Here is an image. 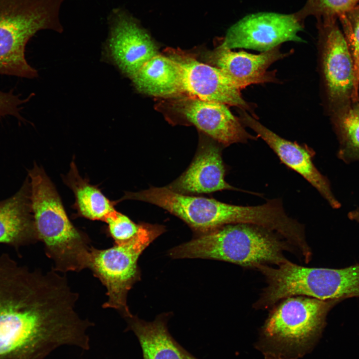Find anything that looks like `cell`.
<instances>
[{
  "label": "cell",
  "instance_id": "52a82bcc",
  "mask_svg": "<svg viewBox=\"0 0 359 359\" xmlns=\"http://www.w3.org/2000/svg\"><path fill=\"white\" fill-rule=\"evenodd\" d=\"M64 0H0V74L33 78L25 48L41 30L63 31L60 10Z\"/></svg>",
  "mask_w": 359,
  "mask_h": 359
},
{
  "label": "cell",
  "instance_id": "7c38bea8",
  "mask_svg": "<svg viewBox=\"0 0 359 359\" xmlns=\"http://www.w3.org/2000/svg\"><path fill=\"white\" fill-rule=\"evenodd\" d=\"M303 21L296 12L250 14L229 27L220 45L230 49L244 48L262 52L286 41L303 42L298 35L304 28Z\"/></svg>",
  "mask_w": 359,
  "mask_h": 359
},
{
  "label": "cell",
  "instance_id": "603a6c76",
  "mask_svg": "<svg viewBox=\"0 0 359 359\" xmlns=\"http://www.w3.org/2000/svg\"><path fill=\"white\" fill-rule=\"evenodd\" d=\"M358 4L359 0H307L296 13L303 20L309 16H314L317 19H337Z\"/></svg>",
  "mask_w": 359,
  "mask_h": 359
},
{
  "label": "cell",
  "instance_id": "2e32d148",
  "mask_svg": "<svg viewBox=\"0 0 359 359\" xmlns=\"http://www.w3.org/2000/svg\"><path fill=\"white\" fill-rule=\"evenodd\" d=\"M288 54L281 52L279 46L253 54L244 51H233L220 45L209 53L208 57L209 61L221 70L240 90L251 84L274 82L275 72L267 69L274 62Z\"/></svg>",
  "mask_w": 359,
  "mask_h": 359
},
{
  "label": "cell",
  "instance_id": "9a60e30c",
  "mask_svg": "<svg viewBox=\"0 0 359 359\" xmlns=\"http://www.w3.org/2000/svg\"><path fill=\"white\" fill-rule=\"evenodd\" d=\"M221 146L205 135H200L198 148L191 164L167 186L175 191L188 195L209 193L223 190H240L225 180V168L222 158Z\"/></svg>",
  "mask_w": 359,
  "mask_h": 359
},
{
  "label": "cell",
  "instance_id": "e0dca14e",
  "mask_svg": "<svg viewBox=\"0 0 359 359\" xmlns=\"http://www.w3.org/2000/svg\"><path fill=\"white\" fill-rule=\"evenodd\" d=\"M26 181L10 198L0 201V243L18 250L38 241Z\"/></svg>",
  "mask_w": 359,
  "mask_h": 359
},
{
  "label": "cell",
  "instance_id": "6da1fadb",
  "mask_svg": "<svg viewBox=\"0 0 359 359\" xmlns=\"http://www.w3.org/2000/svg\"><path fill=\"white\" fill-rule=\"evenodd\" d=\"M77 300L42 272L0 263V359H44L62 346L90 348V321Z\"/></svg>",
  "mask_w": 359,
  "mask_h": 359
},
{
  "label": "cell",
  "instance_id": "44dd1931",
  "mask_svg": "<svg viewBox=\"0 0 359 359\" xmlns=\"http://www.w3.org/2000/svg\"><path fill=\"white\" fill-rule=\"evenodd\" d=\"M331 113L339 142L338 158L348 164L359 161V102H352Z\"/></svg>",
  "mask_w": 359,
  "mask_h": 359
},
{
  "label": "cell",
  "instance_id": "5bb4252c",
  "mask_svg": "<svg viewBox=\"0 0 359 359\" xmlns=\"http://www.w3.org/2000/svg\"><path fill=\"white\" fill-rule=\"evenodd\" d=\"M242 124L252 129L273 150L287 167L304 177L334 209L341 204L334 194L330 182L314 165L313 152L295 142L288 141L261 124L246 111L240 109Z\"/></svg>",
  "mask_w": 359,
  "mask_h": 359
},
{
  "label": "cell",
  "instance_id": "d4e9b609",
  "mask_svg": "<svg viewBox=\"0 0 359 359\" xmlns=\"http://www.w3.org/2000/svg\"><path fill=\"white\" fill-rule=\"evenodd\" d=\"M29 99V98H28L22 100L11 92H4L0 91V118L9 115L20 119L19 106L27 101Z\"/></svg>",
  "mask_w": 359,
  "mask_h": 359
},
{
  "label": "cell",
  "instance_id": "5b68a950",
  "mask_svg": "<svg viewBox=\"0 0 359 359\" xmlns=\"http://www.w3.org/2000/svg\"><path fill=\"white\" fill-rule=\"evenodd\" d=\"M126 199L155 204L180 218L201 234L229 224L247 223L269 228L275 219L274 208L267 202L257 206L233 205L212 198L180 193L168 186L126 192L118 200Z\"/></svg>",
  "mask_w": 359,
  "mask_h": 359
},
{
  "label": "cell",
  "instance_id": "8992f818",
  "mask_svg": "<svg viewBox=\"0 0 359 359\" xmlns=\"http://www.w3.org/2000/svg\"><path fill=\"white\" fill-rule=\"evenodd\" d=\"M257 269L267 285L254 304L256 309L271 308L293 296L323 300L359 297V264L330 269L304 267L288 260L276 267L263 265Z\"/></svg>",
  "mask_w": 359,
  "mask_h": 359
},
{
  "label": "cell",
  "instance_id": "ffe728a7",
  "mask_svg": "<svg viewBox=\"0 0 359 359\" xmlns=\"http://www.w3.org/2000/svg\"><path fill=\"white\" fill-rule=\"evenodd\" d=\"M63 180L74 193L73 207L77 211V216L104 221L108 215L115 210V201L110 200L98 187L81 177L74 160Z\"/></svg>",
  "mask_w": 359,
  "mask_h": 359
},
{
  "label": "cell",
  "instance_id": "4fadbf2b",
  "mask_svg": "<svg viewBox=\"0 0 359 359\" xmlns=\"http://www.w3.org/2000/svg\"><path fill=\"white\" fill-rule=\"evenodd\" d=\"M166 55L180 67L183 94L252 112V107L219 68L197 60L180 49H167Z\"/></svg>",
  "mask_w": 359,
  "mask_h": 359
},
{
  "label": "cell",
  "instance_id": "8fae6325",
  "mask_svg": "<svg viewBox=\"0 0 359 359\" xmlns=\"http://www.w3.org/2000/svg\"><path fill=\"white\" fill-rule=\"evenodd\" d=\"M109 33L103 59L130 79L152 57L157 46L139 21L121 8L112 9L108 17Z\"/></svg>",
  "mask_w": 359,
  "mask_h": 359
},
{
  "label": "cell",
  "instance_id": "cb8c5ba5",
  "mask_svg": "<svg viewBox=\"0 0 359 359\" xmlns=\"http://www.w3.org/2000/svg\"><path fill=\"white\" fill-rule=\"evenodd\" d=\"M104 222L107 224L108 235L115 244L123 243L134 238L140 231L143 224L134 222L116 209L108 215Z\"/></svg>",
  "mask_w": 359,
  "mask_h": 359
},
{
  "label": "cell",
  "instance_id": "30bf717a",
  "mask_svg": "<svg viewBox=\"0 0 359 359\" xmlns=\"http://www.w3.org/2000/svg\"><path fill=\"white\" fill-rule=\"evenodd\" d=\"M317 20L323 79L332 112L353 102L354 63L337 19Z\"/></svg>",
  "mask_w": 359,
  "mask_h": 359
},
{
  "label": "cell",
  "instance_id": "d6986e66",
  "mask_svg": "<svg viewBox=\"0 0 359 359\" xmlns=\"http://www.w3.org/2000/svg\"><path fill=\"white\" fill-rule=\"evenodd\" d=\"M131 79L138 91L147 95L166 99L183 94L180 67L167 55L152 57Z\"/></svg>",
  "mask_w": 359,
  "mask_h": 359
},
{
  "label": "cell",
  "instance_id": "3957f363",
  "mask_svg": "<svg viewBox=\"0 0 359 359\" xmlns=\"http://www.w3.org/2000/svg\"><path fill=\"white\" fill-rule=\"evenodd\" d=\"M343 301L293 296L270 309L262 326L256 348L266 359H299L320 339L331 310Z\"/></svg>",
  "mask_w": 359,
  "mask_h": 359
},
{
  "label": "cell",
  "instance_id": "7402d4cb",
  "mask_svg": "<svg viewBox=\"0 0 359 359\" xmlns=\"http://www.w3.org/2000/svg\"><path fill=\"white\" fill-rule=\"evenodd\" d=\"M353 58L354 87L353 102H359V4L339 18Z\"/></svg>",
  "mask_w": 359,
  "mask_h": 359
},
{
  "label": "cell",
  "instance_id": "ac0fdd59",
  "mask_svg": "<svg viewBox=\"0 0 359 359\" xmlns=\"http://www.w3.org/2000/svg\"><path fill=\"white\" fill-rule=\"evenodd\" d=\"M141 346L143 359H198L180 345L170 334L167 318L157 317L146 322L132 315L125 318Z\"/></svg>",
  "mask_w": 359,
  "mask_h": 359
},
{
  "label": "cell",
  "instance_id": "484cf974",
  "mask_svg": "<svg viewBox=\"0 0 359 359\" xmlns=\"http://www.w3.org/2000/svg\"><path fill=\"white\" fill-rule=\"evenodd\" d=\"M348 216L350 219L359 223V207L349 212Z\"/></svg>",
  "mask_w": 359,
  "mask_h": 359
},
{
  "label": "cell",
  "instance_id": "7a4b0ae2",
  "mask_svg": "<svg viewBox=\"0 0 359 359\" xmlns=\"http://www.w3.org/2000/svg\"><path fill=\"white\" fill-rule=\"evenodd\" d=\"M32 213L39 240L52 269L61 273L88 268L92 246L88 236L69 219L60 197L44 170L28 171Z\"/></svg>",
  "mask_w": 359,
  "mask_h": 359
},
{
  "label": "cell",
  "instance_id": "9c48e42d",
  "mask_svg": "<svg viewBox=\"0 0 359 359\" xmlns=\"http://www.w3.org/2000/svg\"><path fill=\"white\" fill-rule=\"evenodd\" d=\"M165 100L161 107L168 117L172 116L170 119L194 125L222 146L256 139L224 104L185 94Z\"/></svg>",
  "mask_w": 359,
  "mask_h": 359
},
{
  "label": "cell",
  "instance_id": "ba28073f",
  "mask_svg": "<svg viewBox=\"0 0 359 359\" xmlns=\"http://www.w3.org/2000/svg\"><path fill=\"white\" fill-rule=\"evenodd\" d=\"M165 231L161 225L143 223L132 239L110 248L92 247L88 268L106 287L103 308L117 310L124 318L132 315L127 305L128 293L140 278L137 261L145 248Z\"/></svg>",
  "mask_w": 359,
  "mask_h": 359
},
{
  "label": "cell",
  "instance_id": "277c9868",
  "mask_svg": "<svg viewBox=\"0 0 359 359\" xmlns=\"http://www.w3.org/2000/svg\"><path fill=\"white\" fill-rule=\"evenodd\" d=\"M284 251L296 252L284 239L268 229L247 223L229 224L202 234L171 249L173 258L218 260L256 269L278 266L288 260Z\"/></svg>",
  "mask_w": 359,
  "mask_h": 359
}]
</instances>
